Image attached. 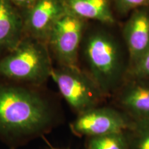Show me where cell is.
Instances as JSON below:
<instances>
[{"label": "cell", "instance_id": "1", "mask_svg": "<svg viewBox=\"0 0 149 149\" xmlns=\"http://www.w3.org/2000/svg\"><path fill=\"white\" fill-rule=\"evenodd\" d=\"M42 86L0 79V141L9 149L44 137L64 120L59 100Z\"/></svg>", "mask_w": 149, "mask_h": 149}, {"label": "cell", "instance_id": "2", "mask_svg": "<svg viewBox=\"0 0 149 149\" xmlns=\"http://www.w3.org/2000/svg\"><path fill=\"white\" fill-rule=\"evenodd\" d=\"M112 26L102 24L91 30L84 36L80 48L85 64V68H81L90 74L108 99L124 82L129 68L124 43L111 31Z\"/></svg>", "mask_w": 149, "mask_h": 149}, {"label": "cell", "instance_id": "3", "mask_svg": "<svg viewBox=\"0 0 149 149\" xmlns=\"http://www.w3.org/2000/svg\"><path fill=\"white\" fill-rule=\"evenodd\" d=\"M52 59L47 44L26 36L0 57V79L42 86L51 77Z\"/></svg>", "mask_w": 149, "mask_h": 149}, {"label": "cell", "instance_id": "4", "mask_svg": "<svg viewBox=\"0 0 149 149\" xmlns=\"http://www.w3.org/2000/svg\"><path fill=\"white\" fill-rule=\"evenodd\" d=\"M51 78L76 115L105 104L108 97L95 80L80 66H57Z\"/></svg>", "mask_w": 149, "mask_h": 149}, {"label": "cell", "instance_id": "5", "mask_svg": "<svg viewBox=\"0 0 149 149\" xmlns=\"http://www.w3.org/2000/svg\"><path fill=\"white\" fill-rule=\"evenodd\" d=\"M88 21L66 12L52 29L47 45L59 66H80L79 54Z\"/></svg>", "mask_w": 149, "mask_h": 149}, {"label": "cell", "instance_id": "6", "mask_svg": "<svg viewBox=\"0 0 149 149\" xmlns=\"http://www.w3.org/2000/svg\"><path fill=\"white\" fill-rule=\"evenodd\" d=\"M133 122L115 106L104 104L77 115L69 127L74 135L86 138L125 132Z\"/></svg>", "mask_w": 149, "mask_h": 149}, {"label": "cell", "instance_id": "7", "mask_svg": "<svg viewBox=\"0 0 149 149\" xmlns=\"http://www.w3.org/2000/svg\"><path fill=\"white\" fill-rule=\"evenodd\" d=\"M66 12L64 0H37L24 17V34L47 44L54 25Z\"/></svg>", "mask_w": 149, "mask_h": 149}, {"label": "cell", "instance_id": "8", "mask_svg": "<svg viewBox=\"0 0 149 149\" xmlns=\"http://www.w3.org/2000/svg\"><path fill=\"white\" fill-rule=\"evenodd\" d=\"M111 99L133 121L149 119V79L126 78Z\"/></svg>", "mask_w": 149, "mask_h": 149}, {"label": "cell", "instance_id": "9", "mask_svg": "<svg viewBox=\"0 0 149 149\" xmlns=\"http://www.w3.org/2000/svg\"><path fill=\"white\" fill-rule=\"evenodd\" d=\"M122 37L128 52L130 68L149 49V8L130 13L122 26Z\"/></svg>", "mask_w": 149, "mask_h": 149}, {"label": "cell", "instance_id": "10", "mask_svg": "<svg viewBox=\"0 0 149 149\" xmlns=\"http://www.w3.org/2000/svg\"><path fill=\"white\" fill-rule=\"evenodd\" d=\"M23 17L9 0H0V53H8L18 45L24 33Z\"/></svg>", "mask_w": 149, "mask_h": 149}, {"label": "cell", "instance_id": "11", "mask_svg": "<svg viewBox=\"0 0 149 149\" xmlns=\"http://www.w3.org/2000/svg\"><path fill=\"white\" fill-rule=\"evenodd\" d=\"M66 11L88 21L115 26L117 20L112 0H64Z\"/></svg>", "mask_w": 149, "mask_h": 149}, {"label": "cell", "instance_id": "12", "mask_svg": "<svg viewBox=\"0 0 149 149\" xmlns=\"http://www.w3.org/2000/svg\"><path fill=\"white\" fill-rule=\"evenodd\" d=\"M85 149H130L125 132L86 137Z\"/></svg>", "mask_w": 149, "mask_h": 149}, {"label": "cell", "instance_id": "13", "mask_svg": "<svg viewBox=\"0 0 149 149\" xmlns=\"http://www.w3.org/2000/svg\"><path fill=\"white\" fill-rule=\"evenodd\" d=\"M125 133L130 149H149V119L133 121Z\"/></svg>", "mask_w": 149, "mask_h": 149}, {"label": "cell", "instance_id": "14", "mask_svg": "<svg viewBox=\"0 0 149 149\" xmlns=\"http://www.w3.org/2000/svg\"><path fill=\"white\" fill-rule=\"evenodd\" d=\"M113 10L120 16L130 15L140 8H149V0H112Z\"/></svg>", "mask_w": 149, "mask_h": 149}, {"label": "cell", "instance_id": "15", "mask_svg": "<svg viewBox=\"0 0 149 149\" xmlns=\"http://www.w3.org/2000/svg\"><path fill=\"white\" fill-rule=\"evenodd\" d=\"M149 79V49L128 69L126 78Z\"/></svg>", "mask_w": 149, "mask_h": 149}, {"label": "cell", "instance_id": "16", "mask_svg": "<svg viewBox=\"0 0 149 149\" xmlns=\"http://www.w3.org/2000/svg\"><path fill=\"white\" fill-rule=\"evenodd\" d=\"M15 7L28 10L34 5L37 0H9Z\"/></svg>", "mask_w": 149, "mask_h": 149}, {"label": "cell", "instance_id": "17", "mask_svg": "<svg viewBox=\"0 0 149 149\" xmlns=\"http://www.w3.org/2000/svg\"><path fill=\"white\" fill-rule=\"evenodd\" d=\"M51 149H62V148H52Z\"/></svg>", "mask_w": 149, "mask_h": 149}]
</instances>
